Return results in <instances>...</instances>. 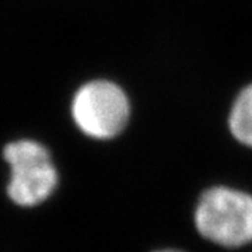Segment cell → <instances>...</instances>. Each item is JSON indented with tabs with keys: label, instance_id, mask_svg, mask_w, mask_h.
Segmentation results:
<instances>
[{
	"label": "cell",
	"instance_id": "6da1fadb",
	"mask_svg": "<svg viewBox=\"0 0 252 252\" xmlns=\"http://www.w3.org/2000/svg\"><path fill=\"white\" fill-rule=\"evenodd\" d=\"M70 114L81 133L95 140L122 135L133 117V104L126 89L108 77L83 83L73 94Z\"/></svg>",
	"mask_w": 252,
	"mask_h": 252
},
{
	"label": "cell",
	"instance_id": "7a4b0ae2",
	"mask_svg": "<svg viewBox=\"0 0 252 252\" xmlns=\"http://www.w3.org/2000/svg\"><path fill=\"white\" fill-rule=\"evenodd\" d=\"M199 234L221 247L252 243V195L228 187H213L202 193L195 209Z\"/></svg>",
	"mask_w": 252,
	"mask_h": 252
},
{
	"label": "cell",
	"instance_id": "3957f363",
	"mask_svg": "<svg viewBox=\"0 0 252 252\" xmlns=\"http://www.w3.org/2000/svg\"><path fill=\"white\" fill-rule=\"evenodd\" d=\"M10 165L7 196L21 207H34L45 202L56 189L58 170L45 146L36 140H16L3 149Z\"/></svg>",
	"mask_w": 252,
	"mask_h": 252
},
{
	"label": "cell",
	"instance_id": "277c9868",
	"mask_svg": "<svg viewBox=\"0 0 252 252\" xmlns=\"http://www.w3.org/2000/svg\"><path fill=\"white\" fill-rule=\"evenodd\" d=\"M225 124L234 140L252 149V81L237 91L227 112Z\"/></svg>",
	"mask_w": 252,
	"mask_h": 252
},
{
	"label": "cell",
	"instance_id": "5b68a950",
	"mask_svg": "<svg viewBox=\"0 0 252 252\" xmlns=\"http://www.w3.org/2000/svg\"><path fill=\"white\" fill-rule=\"evenodd\" d=\"M157 252H182V251H177V250H162V251H157Z\"/></svg>",
	"mask_w": 252,
	"mask_h": 252
}]
</instances>
